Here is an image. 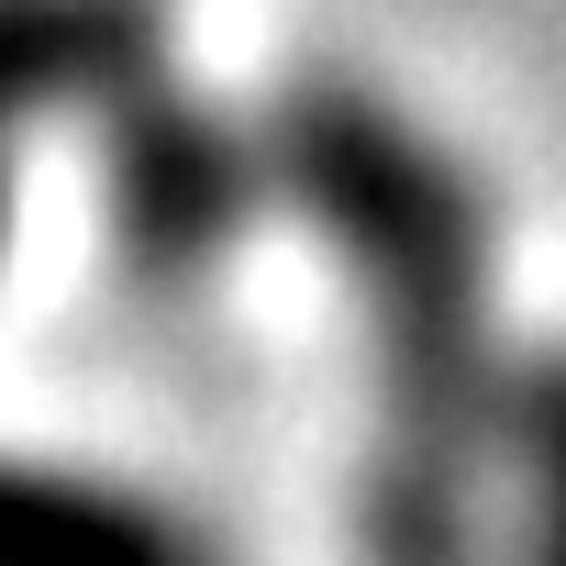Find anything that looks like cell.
Masks as SVG:
<instances>
[{
    "mask_svg": "<svg viewBox=\"0 0 566 566\" xmlns=\"http://www.w3.org/2000/svg\"><path fill=\"white\" fill-rule=\"evenodd\" d=\"M277 200L334 255L367 334L356 566H489L500 345H489V200L478 178L356 78H301L266 112Z\"/></svg>",
    "mask_w": 566,
    "mask_h": 566,
    "instance_id": "1",
    "label": "cell"
},
{
    "mask_svg": "<svg viewBox=\"0 0 566 566\" xmlns=\"http://www.w3.org/2000/svg\"><path fill=\"white\" fill-rule=\"evenodd\" d=\"M101 244L134 290H189L211 277L255 211L277 200V167H266V134H244L222 101H200L178 67L134 78L101 123Z\"/></svg>",
    "mask_w": 566,
    "mask_h": 566,
    "instance_id": "2",
    "label": "cell"
},
{
    "mask_svg": "<svg viewBox=\"0 0 566 566\" xmlns=\"http://www.w3.org/2000/svg\"><path fill=\"white\" fill-rule=\"evenodd\" d=\"M167 67V0H0V145L34 123H101Z\"/></svg>",
    "mask_w": 566,
    "mask_h": 566,
    "instance_id": "3",
    "label": "cell"
},
{
    "mask_svg": "<svg viewBox=\"0 0 566 566\" xmlns=\"http://www.w3.org/2000/svg\"><path fill=\"white\" fill-rule=\"evenodd\" d=\"M0 566H222V544L134 478L0 455Z\"/></svg>",
    "mask_w": 566,
    "mask_h": 566,
    "instance_id": "4",
    "label": "cell"
},
{
    "mask_svg": "<svg viewBox=\"0 0 566 566\" xmlns=\"http://www.w3.org/2000/svg\"><path fill=\"white\" fill-rule=\"evenodd\" d=\"M500 467L522 511V566H566V356H533L500 400Z\"/></svg>",
    "mask_w": 566,
    "mask_h": 566,
    "instance_id": "5",
    "label": "cell"
},
{
    "mask_svg": "<svg viewBox=\"0 0 566 566\" xmlns=\"http://www.w3.org/2000/svg\"><path fill=\"white\" fill-rule=\"evenodd\" d=\"M0 244H12V145H0Z\"/></svg>",
    "mask_w": 566,
    "mask_h": 566,
    "instance_id": "6",
    "label": "cell"
}]
</instances>
